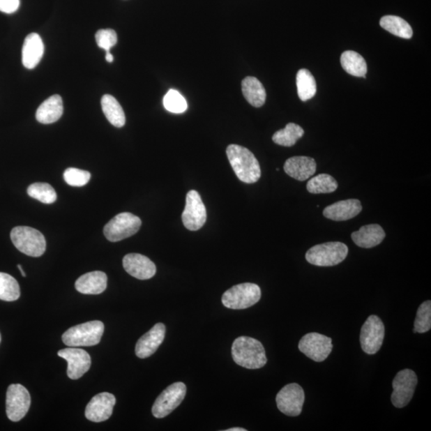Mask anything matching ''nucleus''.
I'll return each mask as SVG.
<instances>
[{
  "label": "nucleus",
  "instance_id": "412c9836",
  "mask_svg": "<svg viewBox=\"0 0 431 431\" xmlns=\"http://www.w3.org/2000/svg\"><path fill=\"white\" fill-rule=\"evenodd\" d=\"M107 275L101 271L82 275L75 282V289L82 294L98 295L107 289Z\"/></svg>",
  "mask_w": 431,
  "mask_h": 431
},
{
  "label": "nucleus",
  "instance_id": "f257e3e1",
  "mask_svg": "<svg viewBox=\"0 0 431 431\" xmlns=\"http://www.w3.org/2000/svg\"><path fill=\"white\" fill-rule=\"evenodd\" d=\"M226 153L232 168L240 181L252 184L261 179L262 170L258 160L247 148L233 144L227 147Z\"/></svg>",
  "mask_w": 431,
  "mask_h": 431
},
{
  "label": "nucleus",
  "instance_id": "2eb2a0df",
  "mask_svg": "<svg viewBox=\"0 0 431 431\" xmlns=\"http://www.w3.org/2000/svg\"><path fill=\"white\" fill-rule=\"evenodd\" d=\"M58 356L68 362V375L70 379H80L91 368V358L89 353L80 348H65L58 351Z\"/></svg>",
  "mask_w": 431,
  "mask_h": 431
},
{
  "label": "nucleus",
  "instance_id": "f704fd0d",
  "mask_svg": "<svg viewBox=\"0 0 431 431\" xmlns=\"http://www.w3.org/2000/svg\"><path fill=\"white\" fill-rule=\"evenodd\" d=\"M164 107L168 112L174 114L184 113L187 109V103L179 91L169 90L163 99Z\"/></svg>",
  "mask_w": 431,
  "mask_h": 431
},
{
  "label": "nucleus",
  "instance_id": "1a4fd4ad",
  "mask_svg": "<svg viewBox=\"0 0 431 431\" xmlns=\"http://www.w3.org/2000/svg\"><path fill=\"white\" fill-rule=\"evenodd\" d=\"M418 384L417 375L412 370H402L393 380L391 402L397 408L405 407L411 402Z\"/></svg>",
  "mask_w": 431,
  "mask_h": 431
},
{
  "label": "nucleus",
  "instance_id": "5701e85b",
  "mask_svg": "<svg viewBox=\"0 0 431 431\" xmlns=\"http://www.w3.org/2000/svg\"><path fill=\"white\" fill-rule=\"evenodd\" d=\"M386 236L385 232L379 225H364L361 229L351 234L355 244L361 248H371L382 243Z\"/></svg>",
  "mask_w": 431,
  "mask_h": 431
},
{
  "label": "nucleus",
  "instance_id": "0eeeda50",
  "mask_svg": "<svg viewBox=\"0 0 431 431\" xmlns=\"http://www.w3.org/2000/svg\"><path fill=\"white\" fill-rule=\"evenodd\" d=\"M142 220L130 213H121L115 216L104 227V235L112 242L128 239L139 231Z\"/></svg>",
  "mask_w": 431,
  "mask_h": 431
},
{
  "label": "nucleus",
  "instance_id": "ea45409f",
  "mask_svg": "<svg viewBox=\"0 0 431 431\" xmlns=\"http://www.w3.org/2000/svg\"><path fill=\"white\" fill-rule=\"evenodd\" d=\"M225 431H246V430L241 428H230L228 430H225Z\"/></svg>",
  "mask_w": 431,
  "mask_h": 431
},
{
  "label": "nucleus",
  "instance_id": "7ed1b4c3",
  "mask_svg": "<svg viewBox=\"0 0 431 431\" xmlns=\"http://www.w3.org/2000/svg\"><path fill=\"white\" fill-rule=\"evenodd\" d=\"M104 329V324L99 320L76 325L65 331L63 342L73 347L96 346L100 342Z\"/></svg>",
  "mask_w": 431,
  "mask_h": 431
},
{
  "label": "nucleus",
  "instance_id": "e433bc0d",
  "mask_svg": "<svg viewBox=\"0 0 431 431\" xmlns=\"http://www.w3.org/2000/svg\"><path fill=\"white\" fill-rule=\"evenodd\" d=\"M98 46L106 51L110 52V49L116 45L118 42L117 33L112 29L99 30L96 35Z\"/></svg>",
  "mask_w": 431,
  "mask_h": 431
},
{
  "label": "nucleus",
  "instance_id": "2f4dec72",
  "mask_svg": "<svg viewBox=\"0 0 431 431\" xmlns=\"http://www.w3.org/2000/svg\"><path fill=\"white\" fill-rule=\"evenodd\" d=\"M20 296V285L13 276L0 273V300L3 301H15Z\"/></svg>",
  "mask_w": 431,
  "mask_h": 431
},
{
  "label": "nucleus",
  "instance_id": "c85d7f7f",
  "mask_svg": "<svg viewBox=\"0 0 431 431\" xmlns=\"http://www.w3.org/2000/svg\"><path fill=\"white\" fill-rule=\"evenodd\" d=\"M296 86L298 96L303 102H306L316 96L317 91L316 80L311 72L307 69L298 71Z\"/></svg>",
  "mask_w": 431,
  "mask_h": 431
},
{
  "label": "nucleus",
  "instance_id": "f3484780",
  "mask_svg": "<svg viewBox=\"0 0 431 431\" xmlns=\"http://www.w3.org/2000/svg\"><path fill=\"white\" fill-rule=\"evenodd\" d=\"M123 264L126 273L138 280H149L156 274V265L141 254H127L123 258Z\"/></svg>",
  "mask_w": 431,
  "mask_h": 431
},
{
  "label": "nucleus",
  "instance_id": "9b49d317",
  "mask_svg": "<svg viewBox=\"0 0 431 431\" xmlns=\"http://www.w3.org/2000/svg\"><path fill=\"white\" fill-rule=\"evenodd\" d=\"M305 400V391L297 384L286 385L275 398L280 411L291 417L300 416Z\"/></svg>",
  "mask_w": 431,
  "mask_h": 431
},
{
  "label": "nucleus",
  "instance_id": "c9c22d12",
  "mask_svg": "<svg viewBox=\"0 0 431 431\" xmlns=\"http://www.w3.org/2000/svg\"><path fill=\"white\" fill-rule=\"evenodd\" d=\"M91 174L88 171L76 168L66 169L63 178L66 183L75 187L86 186L91 179Z\"/></svg>",
  "mask_w": 431,
  "mask_h": 431
},
{
  "label": "nucleus",
  "instance_id": "423d86ee",
  "mask_svg": "<svg viewBox=\"0 0 431 431\" xmlns=\"http://www.w3.org/2000/svg\"><path fill=\"white\" fill-rule=\"evenodd\" d=\"M261 298V287L256 284L244 283L235 285L226 291L222 301L225 307L239 310L256 305Z\"/></svg>",
  "mask_w": 431,
  "mask_h": 431
},
{
  "label": "nucleus",
  "instance_id": "4c0bfd02",
  "mask_svg": "<svg viewBox=\"0 0 431 431\" xmlns=\"http://www.w3.org/2000/svg\"><path fill=\"white\" fill-rule=\"evenodd\" d=\"M20 0H0V12L13 14L20 8Z\"/></svg>",
  "mask_w": 431,
  "mask_h": 431
},
{
  "label": "nucleus",
  "instance_id": "aec40b11",
  "mask_svg": "<svg viewBox=\"0 0 431 431\" xmlns=\"http://www.w3.org/2000/svg\"><path fill=\"white\" fill-rule=\"evenodd\" d=\"M285 173L291 178L303 181L316 173L317 163L312 158L305 156L292 157L287 160L284 165Z\"/></svg>",
  "mask_w": 431,
  "mask_h": 431
},
{
  "label": "nucleus",
  "instance_id": "4468645a",
  "mask_svg": "<svg viewBox=\"0 0 431 431\" xmlns=\"http://www.w3.org/2000/svg\"><path fill=\"white\" fill-rule=\"evenodd\" d=\"M333 341L329 337L312 333L303 337L299 342V349L316 362H323L333 351Z\"/></svg>",
  "mask_w": 431,
  "mask_h": 431
},
{
  "label": "nucleus",
  "instance_id": "a878e982",
  "mask_svg": "<svg viewBox=\"0 0 431 431\" xmlns=\"http://www.w3.org/2000/svg\"><path fill=\"white\" fill-rule=\"evenodd\" d=\"M101 104L103 112L110 124L118 128L124 126L126 115L117 99L112 96L105 95L102 98Z\"/></svg>",
  "mask_w": 431,
  "mask_h": 431
},
{
  "label": "nucleus",
  "instance_id": "9d476101",
  "mask_svg": "<svg viewBox=\"0 0 431 431\" xmlns=\"http://www.w3.org/2000/svg\"><path fill=\"white\" fill-rule=\"evenodd\" d=\"M31 407V395L25 386L21 384L9 386L7 391V416L13 422L23 419Z\"/></svg>",
  "mask_w": 431,
  "mask_h": 431
},
{
  "label": "nucleus",
  "instance_id": "f8f14e48",
  "mask_svg": "<svg viewBox=\"0 0 431 431\" xmlns=\"http://www.w3.org/2000/svg\"><path fill=\"white\" fill-rule=\"evenodd\" d=\"M385 335L384 324L381 319L372 315L364 323L361 333L362 349L368 355L377 353L383 345Z\"/></svg>",
  "mask_w": 431,
  "mask_h": 431
},
{
  "label": "nucleus",
  "instance_id": "58836bf2",
  "mask_svg": "<svg viewBox=\"0 0 431 431\" xmlns=\"http://www.w3.org/2000/svg\"><path fill=\"white\" fill-rule=\"evenodd\" d=\"M106 59L108 63H113L114 61V56L113 54H112V53H110V52H106Z\"/></svg>",
  "mask_w": 431,
  "mask_h": 431
},
{
  "label": "nucleus",
  "instance_id": "a211bd4d",
  "mask_svg": "<svg viewBox=\"0 0 431 431\" xmlns=\"http://www.w3.org/2000/svg\"><path fill=\"white\" fill-rule=\"evenodd\" d=\"M165 336V326L158 323L138 340L135 354L138 358H146L156 353L162 344Z\"/></svg>",
  "mask_w": 431,
  "mask_h": 431
},
{
  "label": "nucleus",
  "instance_id": "f03ea898",
  "mask_svg": "<svg viewBox=\"0 0 431 431\" xmlns=\"http://www.w3.org/2000/svg\"><path fill=\"white\" fill-rule=\"evenodd\" d=\"M232 356L239 366L247 369H259L268 359L262 342L251 337L241 336L232 346Z\"/></svg>",
  "mask_w": 431,
  "mask_h": 431
},
{
  "label": "nucleus",
  "instance_id": "b1692460",
  "mask_svg": "<svg viewBox=\"0 0 431 431\" xmlns=\"http://www.w3.org/2000/svg\"><path fill=\"white\" fill-rule=\"evenodd\" d=\"M63 114V99L59 95H54L46 99L38 108L36 119L42 124H52L59 120Z\"/></svg>",
  "mask_w": 431,
  "mask_h": 431
},
{
  "label": "nucleus",
  "instance_id": "6e6552de",
  "mask_svg": "<svg viewBox=\"0 0 431 431\" xmlns=\"http://www.w3.org/2000/svg\"><path fill=\"white\" fill-rule=\"evenodd\" d=\"M186 395V386L183 383L171 384L157 398L152 407L153 416L157 418L167 417L181 404Z\"/></svg>",
  "mask_w": 431,
  "mask_h": 431
},
{
  "label": "nucleus",
  "instance_id": "bb28decb",
  "mask_svg": "<svg viewBox=\"0 0 431 431\" xmlns=\"http://www.w3.org/2000/svg\"><path fill=\"white\" fill-rule=\"evenodd\" d=\"M342 68L347 73L356 77L366 78L368 66L361 54L353 51H347L340 57Z\"/></svg>",
  "mask_w": 431,
  "mask_h": 431
},
{
  "label": "nucleus",
  "instance_id": "39448f33",
  "mask_svg": "<svg viewBox=\"0 0 431 431\" xmlns=\"http://www.w3.org/2000/svg\"><path fill=\"white\" fill-rule=\"evenodd\" d=\"M348 254L347 246L342 242H328L315 245L305 255L308 263L319 267H331L344 262Z\"/></svg>",
  "mask_w": 431,
  "mask_h": 431
},
{
  "label": "nucleus",
  "instance_id": "c756f323",
  "mask_svg": "<svg viewBox=\"0 0 431 431\" xmlns=\"http://www.w3.org/2000/svg\"><path fill=\"white\" fill-rule=\"evenodd\" d=\"M305 135L302 127L295 123L287 124L285 129L276 131L273 141L278 145L286 147L294 146L296 142Z\"/></svg>",
  "mask_w": 431,
  "mask_h": 431
},
{
  "label": "nucleus",
  "instance_id": "ddd939ff",
  "mask_svg": "<svg viewBox=\"0 0 431 431\" xmlns=\"http://www.w3.org/2000/svg\"><path fill=\"white\" fill-rule=\"evenodd\" d=\"M206 220V209L200 195L196 190H190L186 195V207L182 213V222L187 229L197 231L203 227Z\"/></svg>",
  "mask_w": 431,
  "mask_h": 431
},
{
  "label": "nucleus",
  "instance_id": "20e7f679",
  "mask_svg": "<svg viewBox=\"0 0 431 431\" xmlns=\"http://www.w3.org/2000/svg\"><path fill=\"white\" fill-rule=\"evenodd\" d=\"M10 239L15 248L27 256L40 257L46 251L45 237L36 229L18 226L12 230Z\"/></svg>",
  "mask_w": 431,
  "mask_h": 431
},
{
  "label": "nucleus",
  "instance_id": "a19ab883",
  "mask_svg": "<svg viewBox=\"0 0 431 431\" xmlns=\"http://www.w3.org/2000/svg\"><path fill=\"white\" fill-rule=\"evenodd\" d=\"M18 269H20L22 275H23L24 278H26L25 272H24L23 268H22L20 264H18Z\"/></svg>",
  "mask_w": 431,
  "mask_h": 431
},
{
  "label": "nucleus",
  "instance_id": "7c9ffc66",
  "mask_svg": "<svg viewBox=\"0 0 431 431\" xmlns=\"http://www.w3.org/2000/svg\"><path fill=\"white\" fill-rule=\"evenodd\" d=\"M338 188L336 180L329 174H322L309 180L307 190L313 195L333 192Z\"/></svg>",
  "mask_w": 431,
  "mask_h": 431
},
{
  "label": "nucleus",
  "instance_id": "79ce46f5",
  "mask_svg": "<svg viewBox=\"0 0 431 431\" xmlns=\"http://www.w3.org/2000/svg\"><path fill=\"white\" fill-rule=\"evenodd\" d=\"M0 342H1V334H0Z\"/></svg>",
  "mask_w": 431,
  "mask_h": 431
},
{
  "label": "nucleus",
  "instance_id": "393cba45",
  "mask_svg": "<svg viewBox=\"0 0 431 431\" xmlns=\"http://www.w3.org/2000/svg\"><path fill=\"white\" fill-rule=\"evenodd\" d=\"M242 92L247 102L254 107H261L266 100V91L255 77H246L242 81Z\"/></svg>",
  "mask_w": 431,
  "mask_h": 431
},
{
  "label": "nucleus",
  "instance_id": "dca6fc26",
  "mask_svg": "<svg viewBox=\"0 0 431 431\" xmlns=\"http://www.w3.org/2000/svg\"><path fill=\"white\" fill-rule=\"evenodd\" d=\"M116 399L114 395L108 392L98 394L88 403L85 416L93 423H102L112 416Z\"/></svg>",
  "mask_w": 431,
  "mask_h": 431
},
{
  "label": "nucleus",
  "instance_id": "cd10ccee",
  "mask_svg": "<svg viewBox=\"0 0 431 431\" xmlns=\"http://www.w3.org/2000/svg\"><path fill=\"white\" fill-rule=\"evenodd\" d=\"M381 27L391 34L409 40L413 36V30L407 22L399 16L386 15L379 22Z\"/></svg>",
  "mask_w": 431,
  "mask_h": 431
},
{
  "label": "nucleus",
  "instance_id": "473e14b6",
  "mask_svg": "<svg viewBox=\"0 0 431 431\" xmlns=\"http://www.w3.org/2000/svg\"><path fill=\"white\" fill-rule=\"evenodd\" d=\"M29 195L44 204H52L56 201L57 195L54 188L47 183H34L27 189Z\"/></svg>",
  "mask_w": 431,
  "mask_h": 431
},
{
  "label": "nucleus",
  "instance_id": "6ab92c4d",
  "mask_svg": "<svg viewBox=\"0 0 431 431\" xmlns=\"http://www.w3.org/2000/svg\"><path fill=\"white\" fill-rule=\"evenodd\" d=\"M361 202L357 199H348V200L335 202L324 210V216L326 218L335 220V222H345L358 216L362 211Z\"/></svg>",
  "mask_w": 431,
  "mask_h": 431
},
{
  "label": "nucleus",
  "instance_id": "72a5a7b5",
  "mask_svg": "<svg viewBox=\"0 0 431 431\" xmlns=\"http://www.w3.org/2000/svg\"><path fill=\"white\" fill-rule=\"evenodd\" d=\"M431 328V302L425 301L419 306L416 322H414V333H428Z\"/></svg>",
  "mask_w": 431,
  "mask_h": 431
},
{
  "label": "nucleus",
  "instance_id": "4be33fe9",
  "mask_svg": "<svg viewBox=\"0 0 431 431\" xmlns=\"http://www.w3.org/2000/svg\"><path fill=\"white\" fill-rule=\"evenodd\" d=\"M44 53L42 38L36 33H31L25 38L22 49V62L27 69H34L40 63Z\"/></svg>",
  "mask_w": 431,
  "mask_h": 431
}]
</instances>
